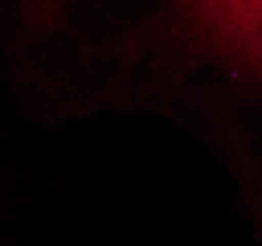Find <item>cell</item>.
<instances>
[{"label": "cell", "mask_w": 262, "mask_h": 246, "mask_svg": "<svg viewBox=\"0 0 262 246\" xmlns=\"http://www.w3.org/2000/svg\"><path fill=\"white\" fill-rule=\"evenodd\" d=\"M217 37L262 59V0H190Z\"/></svg>", "instance_id": "1"}]
</instances>
